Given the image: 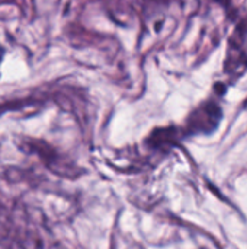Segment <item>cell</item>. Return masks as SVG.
Here are the masks:
<instances>
[{
    "label": "cell",
    "instance_id": "cell-1",
    "mask_svg": "<svg viewBox=\"0 0 247 249\" xmlns=\"http://www.w3.org/2000/svg\"><path fill=\"white\" fill-rule=\"evenodd\" d=\"M6 53H7V48H6L3 44H0V66H1L3 60H4V57H6Z\"/></svg>",
    "mask_w": 247,
    "mask_h": 249
}]
</instances>
